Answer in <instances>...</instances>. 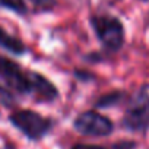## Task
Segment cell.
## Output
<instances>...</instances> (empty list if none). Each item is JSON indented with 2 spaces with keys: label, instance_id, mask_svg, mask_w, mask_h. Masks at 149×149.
I'll return each mask as SVG.
<instances>
[{
  "label": "cell",
  "instance_id": "obj_2",
  "mask_svg": "<svg viewBox=\"0 0 149 149\" xmlns=\"http://www.w3.org/2000/svg\"><path fill=\"white\" fill-rule=\"evenodd\" d=\"M8 120L16 130H19L28 140L32 142H38L44 139L54 126V121L51 118L28 108L12 111Z\"/></svg>",
  "mask_w": 149,
  "mask_h": 149
},
{
  "label": "cell",
  "instance_id": "obj_5",
  "mask_svg": "<svg viewBox=\"0 0 149 149\" xmlns=\"http://www.w3.org/2000/svg\"><path fill=\"white\" fill-rule=\"evenodd\" d=\"M73 129L84 136L105 137L114 132V124L108 117L100 114L98 111L88 110L74 117Z\"/></svg>",
  "mask_w": 149,
  "mask_h": 149
},
{
  "label": "cell",
  "instance_id": "obj_6",
  "mask_svg": "<svg viewBox=\"0 0 149 149\" xmlns=\"http://www.w3.org/2000/svg\"><path fill=\"white\" fill-rule=\"evenodd\" d=\"M31 95L40 102H53L58 98V89L47 76L31 70Z\"/></svg>",
  "mask_w": 149,
  "mask_h": 149
},
{
  "label": "cell",
  "instance_id": "obj_4",
  "mask_svg": "<svg viewBox=\"0 0 149 149\" xmlns=\"http://www.w3.org/2000/svg\"><path fill=\"white\" fill-rule=\"evenodd\" d=\"M0 82L16 95H31V70L5 54H0Z\"/></svg>",
  "mask_w": 149,
  "mask_h": 149
},
{
  "label": "cell",
  "instance_id": "obj_11",
  "mask_svg": "<svg viewBox=\"0 0 149 149\" xmlns=\"http://www.w3.org/2000/svg\"><path fill=\"white\" fill-rule=\"evenodd\" d=\"M34 10L37 13L41 12H51L56 6V0H29Z\"/></svg>",
  "mask_w": 149,
  "mask_h": 149
},
{
  "label": "cell",
  "instance_id": "obj_8",
  "mask_svg": "<svg viewBox=\"0 0 149 149\" xmlns=\"http://www.w3.org/2000/svg\"><path fill=\"white\" fill-rule=\"evenodd\" d=\"M126 100H127V95L124 91H113V92L104 94L98 100H95L94 107L95 108H110V107L120 105Z\"/></svg>",
  "mask_w": 149,
  "mask_h": 149
},
{
  "label": "cell",
  "instance_id": "obj_13",
  "mask_svg": "<svg viewBox=\"0 0 149 149\" xmlns=\"http://www.w3.org/2000/svg\"><path fill=\"white\" fill-rule=\"evenodd\" d=\"M5 149H15V148H13L12 145H6V146H5Z\"/></svg>",
  "mask_w": 149,
  "mask_h": 149
},
{
  "label": "cell",
  "instance_id": "obj_7",
  "mask_svg": "<svg viewBox=\"0 0 149 149\" xmlns=\"http://www.w3.org/2000/svg\"><path fill=\"white\" fill-rule=\"evenodd\" d=\"M0 48L13 56H24L28 51L26 44L16 35L8 32L2 25H0Z\"/></svg>",
  "mask_w": 149,
  "mask_h": 149
},
{
  "label": "cell",
  "instance_id": "obj_3",
  "mask_svg": "<svg viewBox=\"0 0 149 149\" xmlns=\"http://www.w3.org/2000/svg\"><path fill=\"white\" fill-rule=\"evenodd\" d=\"M121 126L133 133H145L149 129V92L146 86L137 89L132 97H127Z\"/></svg>",
  "mask_w": 149,
  "mask_h": 149
},
{
  "label": "cell",
  "instance_id": "obj_1",
  "mask_svg": "<svg viewBox=\"0 0 149 149\" xmlns=\"http://www.w3.org/2000/svg\"><path fill=\"white\" fill-rule=\"evenodd\" d=\"M89 24L105 51L117 53L123 48L126 32L123 22L117 16L108 13H95L89 16Z\"/></svg>",
  "mask_w": 149,
  "mask_h": 149
},
{
  "label": "cell",
  "instance_id": "obj_12",
  "mask_svg": "<svg viewBox=\"0 0 149 149\" xmlns=\"http://www.w3.org/2000/svg\"><path fill=\"white\" fill-rule=\"evenodd\" d=\"M72 149H108L105 146H101V145H88V143H76L73 145Z\"/></svg>",
  "mask_w": 149,
  "mask_h": 149
},
{
  "label": "cell",
  "instance_id": "obj_14",
  "mask_svg": "<svg viewBox=\"0 0 149 149\" xmlns=\"http://www.w3.org/2000/svg\"><path fill=\"white\" fill-rule=\"evenodd\" d=\"M146 24L149 25V12H148V15H146Z\"/></svg>",
  "mask_w": 149,
  "mask_h": 149
},
{
  "label": "cell",
  "instance_id": "obj_9",
  "mask_svg": "<svg viewBox=\"0 0 149 149\" xmlns=\"http://www.w3.org/2000/svg\"><path fill=\"white\" fill-rule=\"evenodd\" d=\"M0 9L9 10L19 16H25L28 13V5L25 0H0Z\"/></svg>",
  "mask_w": 149,
  "mask_h": 149
},
{
  "label": "cell",
  "instance_id": "obj_10",
  "mask_svg": "<svg viewBox=\"0 0 149 149\" xmlns=\"http://www.w3.org/2000/svg\"><path fill=\"white\" fill-rule=\"evenodd\" d=\"M16 104H18L16 94L10 88H8L3 82H0V107L15 108Z\"/></svg>",
  "mask_w": 149,
  "mask_h": 149
}]
</instances>
